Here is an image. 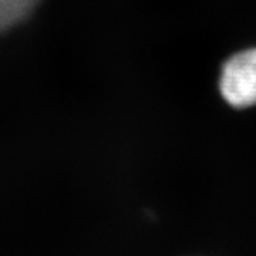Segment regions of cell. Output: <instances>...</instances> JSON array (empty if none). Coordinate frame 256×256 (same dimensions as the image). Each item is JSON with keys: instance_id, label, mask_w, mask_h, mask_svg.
<instances>
[{"instance_id": "7a4b0ae2", "label": "cell", "mask_w": 256, "mask_h": 256, "mask_svg": "<svg viewBox=\"0 0 256 256\" xmlns=\"http://www.w3.org/2000/svg\"><path fill=\"white\" fill-rule=\"evenodd\" d=\"M40 0H0V32L18 26L34 10Z\"/></svg>"}, {"instance_id": "6da1fadb", "label": "cell", "mask_w": 256, "mask_h": 256, "mask_svg": "<svg viewBox=\"0 0 256 256\" xmlns=\"http://www.w3.org/2000/svg\"><path fill=\"white\" fill-rule=\"evenodd\" d=\"M220 92L235 108L256 106V48L239 52L226 60L220 70Z\"/></svg>"}]
</instances>
